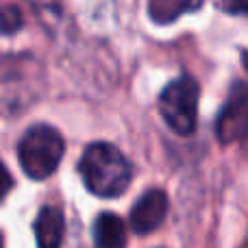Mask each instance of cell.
Here are the masks:
<instances>
[{"label": "cell", "mask_w": 248, "mask_h": 248, "mask_svg": "<svg viewBox=\"0 0 248 248\" xmlns=\"http://www.w3.org/2000/svg\"><path fill=\"white\" fill-rule=\"evenodd\" d=\"M78 172L85 187L98 198H116L131 185V163L116 146L105 141H96L83 153Z\"/></svg>", "instance_id": "1"}, {"label": "cell", "mask_w": 248, "mask_h": 248, "mask_svg": "<svg viewBox=\"0 0 248 248\" xmlns=\"http://www.w3.org/2000/svg\"><path fill=\"white\" fill-rule=\"evenodd\" d=\"M63 137L48 124H35L17 144V159L24 174L33 181H44L59 168L63 157Z\"/></svg>", "instance_id": "2"}, {"label": "cell", "mask_w": 248, "mask_h": 248, "mask_svg": "<svg viewBox=\"0 0 248 248\" xmlns=\"http://www.w3.org/2000/svg\"><path fill=\"white\" fill-rule=\"evenodd\" d=\"M159 113L174 133L189 135L198 120V83L192 77L172 81L159 96Z\"/></svg>", "instance_id": "3"}, {"label": "cell", "mask_w": 248, "mask_h": 248, "mask_svg": "<svg viewBox=\"0 0 248 248\" xmlns=\"http://www.w3.org/2000/svg\"><path fill=\"white\" fill-rule=\"evenodd\" d=\"M248 131V83L237 81L229 92L222 111L216 122V133L222 144L244 137Z\"/></svg>", "instance_id": "4"}, {"label": "cell", "mask_w": 248, "mask_h": 248, "mask_svg": "<svg viewBox=\"0 0 248 248\" xmlns=\"http://www.w3.org/2000/svg\"><path fill=\"white\" fill-rule=\"evenodd\" d=\"M168 214V196L161 189H148L131 209V227L140 235L157 231Z\"/></svg>", "instance_id": "5"}, {"label": "cell", "mask_w": 248, "mask_h": 248, "mask_svg": "<svg viewBox=\"0 0 248 248\" xmlns=\"http://www.w3.org/2000/svg\"><path fill=\"white\" fill-rule=\"evenodd\" d=\"M65 222L57 207H44L35 220V240L42 248H57L63 240Z\"/></svg>", "instance_id": "6"}, {"label": "cell", "mask_w": 248, "mask_h": 248, "mask_svg": "<svg viewBox=\"0 0 248 248\" xmlns=\"http://www.w3.org/2000/svg\"><path fill=\"white\" fill-rule=\"evenodd\" d=\"M94 242L103 248H118L126 244V227L116 214H100L94 222Z\"/></svg>", "instance_id": "7"}, {"label": "cell", "mask_w": 248, "mask_h": 248, "mask_svg": "<svg viewBox=\"0 0 248 248\" xmlns=\"http://www.w3.org/2000/svg\"><path fill=\"white\" fill-rule=\"evenodd\" d=\"M201 0H148V13L155 22L168 24L189 9H196Z\"/></svg>", "instance_id": "8"}, {"label": "cell", "mask_w": 248, "mask_h": 248, "mask_svg": "<svg viewBox=\"0 0 248 248\" xmlns=\"http://www.w3.org/2000/svg\"><path fill=\"white\" fill-rule=\"evenodd\" d=\"M22 26V16L20 11H17L16 7H11V4H7L2 11V31L4 33H13L16 29H20Z\"/></svg>", "instance_id": "9"}, {"label": "cell", "mask_w": 248, "mask_h": 248, "mask_svg": "<svg viewBox=\"0 0 248 248\" xmlns=\"http://www.w3.org/2000/svg\"><path fill=\"white\" fill-rule=\"evenodd\" d=\"M222 7L235 13H248V0H222Z\"/></svg>", "instance_id": "10"}, {"label": "cell", "mask_w": 248, "mask_h": 248, "mask_svg": "<svg viewBox=\"0 0 248 248\" xmlns=\"http://www.w3.org/2000/svg\"><path fill=\"white\" fill-rule=\"evenodd\" d=\"M242 63H244L246 70H248V52H244V59H242Z\"/></svg>", "instance_id": "11"}]
</instances>
